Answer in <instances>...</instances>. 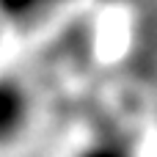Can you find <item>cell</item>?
<instances>
[{
	"instance_id": "4",
	"label": "cell",
	"mask_w": 157,
	"mask_h": 157,
	"mask_svg": "<svg viewBox=\"0 0 157 157\" xmlns=\"http://www.w3.org/2000/svg\"><path fill=\"white\" fill-rule=\"evenodd\" d=\"M99 3H105V6H121V3H130V0H99Z\"/></svg>"
},
{
	"instance_id": "5",
	"label": "cell",
	"mask_w": 157,
	"mask_h": 157,
	"mask_svg": "<svg viewBox=\"0 0 157 157\" xmlns=\"http://www.w3.org/2000/svg\"><path fill=\"white\" fill-rule=\"evenodd\" d=\"M3 36H6V22L0 19V47H3Z\"/></svg>"
},
{
	"instance_id": "1",
	"label": "cell",
	"mask_w": 157,
	"mask_h": 157,
	"mask_svg": "<svg viewBox=\"0 0 157 157\" xmlns=\"http://www.w3.org/2000/svg\"><path fill=\"white\" fill-rule=\"evenodd\" d=\"M33 119V99L28 86L14 75H0V149L17 144Z\"/></svg>"
},
{
	"instance_id": "2",
	"label": "cell",
	"mask_w": 157,
	"mask_h": 157,
	"mask_svg": "<svg viewBox=\"0 0 157 157\" xmlns=\"http://www.w3.org/2000/svg\"><path fill=\"white\" fill-rule=\"evenodd\" d=\"M69 3L72 0H0V19L6 22V28H30L50 19Z\"/></svg>"
},
{
	"instance_id": "3",
	"label": "cell",
	"mask_w": 157,
	"mask_h": 157,
	"mask_svg": "<svg viewBox=\"0 0 157 157\" xmlns=\"http://www.w3.org/2000/svg\"><path fill=\"white\" fill-rule=\"evenodd\" d=\"M75 157H138V155L121 138H97V141L86 144L83 149H77Z\"/></svg>"
}]
</instances>
